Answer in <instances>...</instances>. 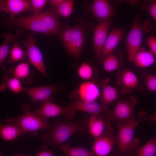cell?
Returning a JSON list of instances; mask_svg holds the SVG:
<instances>
[{
	"label": "cell",
	"mask_w": 156,
	"mask_h": 156,
	"mask_svg": "<svg viewBox=\"0 0 156 156\" xmlns=\"http://www.w3.org/2000/svg\"><path fill=\"white\" fill-rule=\"evenodd\" d=\"M136 117L127 121L118 122L117 149L112 156H133L140 147V139L134 136L135 129L141 122Z\"/></svg>",
	"instance_id": "obj_1"
},
{
	"label": "cell",
	"mask_w": 156,
	"mask_h": 156,
	"mask_svg": "<svg viewBox=\"0 0 156 156\" xmlns=\"http://www.w3.org/2000/svg\"><path fill=\"white\" fill-rule=\"evenodd\" d=\"M85 129L82 122L64 121L60 122L48 132L42 134V139L46 144L55 148L64 144L72 135L83 132Z\"/></svg>",
	"instance_id": "obj_2"
},
{
	"label": "cell",
	"mask_w": 156,
	"mask_h": 156,
	"mask_svg": "<svg viewBox=\"0 0 156 156\" xmlns=\"http://www.w3.org/2000/svg\"><path fill=\"white\" fill-rule=\"evenodd\" d=\"M22 107L23 112L22 114L15 118H6L5 121L7 124L17 125L24 134L29 133L35 135L40 130L51 129L47 120L40 117L34 112H31L27 104H23Z\"/></svg>",
	"instance_id": "obj_3"
},
{
	"label": "cell",
	"mask_w": 156,
	"mask_h": 156,
	"mask_svg": "<svg viewBox=\"0 0 156 156\" xmlns=\"http://www.w3.org/2000/svg\"><path fill=\"white\" fill-rule=\"evenodd\" d=\"M138 102L137 98L134 96H131L128 100L118 101L113 110L107 109L104 113L105 116L109 120L127 121L135 117L134 108Z\"/></svg>",
	"instance_id": "obj_4"
},
{
	"label": "cell",
	"mask_w": 156,
	"mask_h": 156,
	"mask_svg": "<svg viewBox=\"0 0 156 156\" xmlns=\"http://www.w3.org/2000/svg\"><path fill=\"white\" fill-rule=\"evenodd\" d=\"M145 27L140 22L139 17L134 18L126 41L127 53L130 62H131L135 54L142 47L143 31Z\"/></svg>",
	"instance_id": "obj_5"
},
{
	"label": "cell",
	"mask_w": 156,
	"mask_h": 156,
	"mask_svg": "<svg viewBox=\"0 0 156 156\" xmlns=\"http://www.w3.org/2000/svg\"><path fill=\"white\" fill-rule=\"evenodd\" d=\"M34 112L45 120L50 118L60 116H63L67 120H70L75 116L76 112L69 104L65 107H62L52 102L42 103L39 108Z\"/></svg>",
	"instance_id": "obj_6"
},
{
	"label": "cell",
	"mask_w": 156,
	"mask_h": 156,
	"mask_svg": "<svg viewBox=\"0 0 156 156\" xmlns=\"http://www.w3.org/2000/svg\"><path fill=\"white\" fill-rule=\"evenodd\" d=\"M59 84L44 86L24 88L23 91L28 95L32 101H41L42 103L52 102V96L62 89Z\"/></svg>",
	"instance_id": "obj_7"
},
{
	"label": "cell",
	"mask_w": 156,
	"mask_h": 156,
	"mask_svg": "<svg viewBox=\"0 0 156 156\" xmlns=\"http://www.w3.org/2000/svg\"><path fill=\"white\" fill-rule=\"evenodd\" d=\"M7 25L36 32L51 35L40 19L34 14L26 16L14 18L8 22Z\"/></svg>",
	"instance_id": "obj_8"
},
{
	"label": "cell",
	"mask_w": 156,
	"mask_h": 156,
	"mask_svg": "<svg viewBox=\"0 0 156 156\" xmlns=\"http://www.w3.org/2000/svg\"><path fill=\"white\" fill-rule=\"evenodd\" d=\"M116 83L120 88V92L124 94H129L134 90H142L136 75L128 68L120 69L116 75Z\"/></svg>",
	"instance_id": "obj_9"
},
{
	"label": "cell",
	"mask_w": 156,
	"mask_h": 156,
	"mask_svg": "<svg viewBox=\"0 0 156 156\" xmlns=\"http://www.w3.org/2000/svg\"><path fill=\"white\" fill-rule=\"evenodd\" d=\"M117 136L108 127L100 137L96 138L92 145V151L95 156H107L116 142Z\"/></svg>",
	"instance_id": "obj_10"
},
{
	"label": "cell",
	"mask_w": 156,
	"mask_h": 156,
	"mask_svg": "<svg viewBox=\"0 0 156 156\" xmlns=\"http://www.w3.org/2000/svg\"><path fill=\"white\" fill-rule=\"evenodd\" d=\"M110 20L99 21L94 29L93 33V48L96 58L99 61L111 26Z\"/></svg>",
	"instance_id": "obj_11"
},
{
	"label": "cell",
	"mask_w": 156,
	"mask_h": 156,
	"mask_svg": "<svg viewBox=\"0 0 156 156\" xmlns=\"http://www.w3.org/2000/svg\"><path fill=\"white\" fill-rule=\"evenodd\" d=\"M25 44L30 62L43 75L47 77L42 54L36 46L34 38L31 36H29Z\"/></svg>",
	"instance_id": "obj_12"
},
{
	"label": "cell",
	"mask_w": 156,
	"mask_h": 156,
	"mask_svg": "<svg viewBox=\"0 0 156 156\" xmlns=\"http://www.w3.org/2000/svg\"><path fill=\"white\" fill-rule=\"evenodd\" d=\"M0 10L10 14L9 21L14 19L21 13L32 10L29 1L25 0H1Z\"/></svg>",
	"instance_id": "obj_13"
},
{
	"label": "cell",
	"mask_w": 156,
	"mask_h": 156,
	"mask_svg": "<svg viewBox=\"0 0 156 156\" xmlns=\"http://www.w3.org/2000/svg\"><path fill=\"white\" fill-rule=\"evenodd\" d=\"M124 35V27L112 28L108 34L101 54L100 61L103 60L112 53Z\"/></svg>",
	"instance_id": "obj_14"
},
{
	"label": "cell",
	"mask_w": 156,
	"mask_h": 156,
	"mask_svg": "<svg viewBox=\"0 0 156 156\" xmlns=\"http://www.w3.org/2000/svg\"><path fill=\"white\" fill-rule=\"evenodd\" d=\"M85 25H76L70 45L67 51L75 58L79 57L81 54L85 40Z\"/></svg>",
	"instance_id": "obj_15"
},
{
	"label": "cell",
	"mask_w": 156,
	"mask_h": 156,
	"mask_svg": "<svg viewBox=\"0 0 156 156\" xmlns=\"http://www.w3.org/2000/svg\"><path fill=\"white\" fill-rule=\"evenodd\" d=\"M90 10L93 17L99 21L110 20L114 14L113 9L107 0H94Z\"/></svg>",
	"instance_id": "obj_16"
},
{
	"label": "cell",
	"mask_w": 156,
	"mask_h": 156,
	"mask_svg": "<svg viewBox=\"0 0 156 156\" xmlns=\"http://www.w3.org/2000/svg\"><path fill=\"white\" fill-rule=\"evenodd\" d=\"M78 99L86 101H94L101 95L99 86L93 81L81 83L77 90Z\"/></svg>",
	"instance_id": "obj_17"
},
{
	"label": "cell",
	"mask_w": 156,
	"mask_h": 156,
	"mask_svg": "<svg viewBox=\"0 0 156 156\" xmlns=\"http://www.w3.org/2000/svg\"><path fill=\"white\" fill-rule=\"evenodd\" d=\"M68 104L76 112H83L91 115L101 114L107 110L105 109L95 101H86L75 99Z\"/></svg>",
	"instance_id": "obj_18"
},
{
	"label": "cell",
	"mask_w": 156,
	"mask_h": 156,
	"mask_svg": "<svg viewBox=\"0 0 156 156\" xmlns=\"http://www.w3.org/2000/svg\"><path fill=\"white\" fill-rule=\"evenodd\" d=\"M35 15L40 19L51 35L59 34L63 29L57 15L54 12L45 11Z\"/></svg>",
	"instance_id": "obj_19"
},
{
	"label": "cell",
	"mask_w": 156,
	"mask_h": 156,
	"mask_svg": "<svg viewBox=\"0 0 156 156\" xmlns=\"http://www.w3.org/2000/svg\"><path fill=\"white\" fill-rule=\"evenodd\" d=\"M109 79L106 78L99 83V86L102 90L101 105L105 109H107L108 105L116 99L119 96L117 89L109 84Z\"/></svg>",
	"instance_id": "obj_20"
},
{
	"label": "cell",
	"mask_w": 156,
	"mask_h": 156,
	"mask_svg": "<svg viewBox=\"0 0 156 156\" xmlns=\"http://www.w3.org/2000/svg\"><path fill=\"white\" fill-rule=\"evenodd\" d=\"M101 114L91 115L88 127L90 134L95 138L101 136L109 127V120Z\"/></svg>",
	"instance_id": "obj_21"
},
{
	"label": "cell",
	"mask_w": 156,
	"mask_h": 156,
	"mask_svg": "<svg viewBox=\"0 0 156 156\" xmlns=\"http://www.w3.org/2000/svg\"><path fill=\"white\" fill-rule=\"evenodd\" d=\"M131 62L138 67L145 68L156 62V57L150 50H145L142 47L135 54Z\"/></svg>",
	"instance_id": "obj_22"
},
{
	"label": "cell",
	"mask_w": 156,
	"mask_h": 156,
	"mask_svg": "<svg viewBox=\"0 0 156 156\" xmlns=\"http://www.w3.org/2000/svg\"><path fill=\"white\" fill-rule=\"evenodd\" d=\"M116 49L103 60V67L107 72H112L122 67L123 61L122 53Z\"/></svg>",
	"instance_id": "obj_23"
},
{
	"label": "cell",
	"mask_w": 156,
	"mask_h": 156,
	"mask_svg": "<svg viewBox=\"0 0 156 156\" xmlns=\"http://www.w3.org/2000/svg\"><path fill=\"white\" fill-rule=\"evenodd\" d=\"M0 133L1 138L5 141L14 140L19 136L24 134L21 129L13 124H3L1 122Z\"/></svg>",
	"instance_id": "obj_24"
},
{
	"label": "cell",
	"mask_w": 156,
	"mask_h": 156,
	"mask_svg": "<svg viewBox=\"0 0 156 156\" xmlns=\"http://www.w3.org/2000/svg\"><path fill=\"white\" fill-rule=\"evenodd\" d=\"M7 74L18 79L21 82L22 81L28 80L29 78L31 79L29 63L28 62L20 63L14 68H9Z\"/></svg>",
	"instance_id": "obj_25"
},
{
	"label": "cell",
	"mask_w": 156,
	"mask_h": 156,
	"mask_svg": "<svg viewBox=\"0 0 156 156\" xmlns=\"http://www.w3.org/2000/svg\"><path fill=\"white\" fill-rule=\"evenodd\" d=\"M23 88L20 80L6 74L3 78V83L1 86L0 90L2 91L8 89L17 94L23 91Z\"/></svg>",
	"instance_id": "obj_26"
},
{
	"label": "cell",
	"mask_w": 156,
	"mask_h": 156,
	"mask_svg": "<svg viewBox=\"0 0 156 156\" xmlns=\"http://www.w3.org/2000/svg\"><path fill=\"white\" fill-rule=\"evenodd\" d=\"M60 149L66 156H95L93 151L81 146H73L63 144Z\"/></svg>",
	"instance_id": "obj_27"
},
{
	"label": "cell",
	"mask_w": 156,
	"mask_h": 156,
	"mask_svg": "<svg viewBox=\"0 0 156 156\" xmlns=\"http://www.w3.org/2000/svg\"><path fill=\"white\" fill-rule=\"evenodd\" d=\"M20 31V30L18 31L14 35L8 33L5 36L4 40L0 47V66L3 70H5L4 63L10 52L11 43Z\"/></svg>",
	"instance_id": "obj_28"
},
{
	"label": "cell",
	"mask_w": 156,
	"mask_h": 156,
	"mask_svg": "<svg viewBox=\"0 0 156 156\" xmlns=\"http://www.w3.org/2000/svg\"><path fill=\"white\" fill-rule=\"evenodd\" d=\"M136 156H155L156 155V138L151 139L136 151Z\"/></svg>",
	"instance_id": "obj_29"
},
{
	"label": "cell",
	"mask_w": 156,
	"mask_h": 156,
	"mask_svg": "<svg viewBox=\"0 0 156 156\" xmlns=\"http://www.w3.org/2000/svg\"><path fill=\"white\" fill-rule=\"evenodd\" d=\"M13 46L10 51V55L9 58L10 63H12L20 60H25L27 53L20 46L18 43L13 41Z\"/></svg>",
	"instance_id": "obj_30"
},
{
	"label": "cell",
	"mask_w": 156,
	"mask_h": 156,
	"mask_svg": "<svg viewBox=\"0 0 156 156\" xmlns=\"http://www.w3.org/2000/svg\"><path fill=\"white\" fill-rule=\"evenodd\" d=\"M74 3L73 0H64L60 5L55 8L54 12L57 15L67 18L72 13Z\"/></svg>",
	"instance_id": "obj_31"
},
{
	"label": "cell",
	"mask_w": 156,
	"mask_h": 156,
	"mask_svg": "<svg viewBox=\"0 0 156 156\" xmlns=\"http://www.w3.org/2000/svg\"><path fill=\"white\" fill-rule=\"evenodd\" d=\"M75 29V26H68L62 29L59 34L66 51L70 45Z\"/></svg>",
	"instance_id": "obj_32"
},
{
	"label": "cell",
	"mask_w": 156,
	"mask_h": 156,
	"mask_svg": "<svg viewBox=\"0 0 156 156\" xmlns=\"http://www.w3.org/2000/svg\"><path fill=\"white\" fill-rule=\"evenodd\" d=\"M77 74L79 77L85 80L91 79L94 75V70L91 66L86 62L82 63L78 67Z\"/></svg>",
	"instance_id": "obj_33"
},
{
	"label": "cell",
	"mask_w": 156,
	"mask_h": 156,
	"mask_svg": "<svg viewBox=\"0 0 156 156\" xmlns=\"http://www.w3.org/2000/svg\"><path fill=\"white\" fill-rule=\"evenodd\" d=\"M144 84L148 90L156 91V76L150 73H146L144 77Z\"/></svg>",
	"instance_id": "obj_34"
},
{
	"label": "cell",
	"mask_w": 156,
	"mask_h": 156,
	"mask_svg": "<svg viewBox=\"0 0 156 156\" xmlns=\"http://www.w3.org/2000/svg\"><path fill=\"white\" fill-rule=\"evenodd\" d=\"M29 1L35 14H37L40 12L48 1L47 0H31Z\"/></svg>",
	"instance_id": "obj_35"
},
{
	"label": "cell",
	"mask_w": 156,
	"mask_h": 156,
	"mask_svg": "<svg viewBox=\"0 0 156 156\" xmlns=\"http://www.w3.org/2000/svg\"><path fill=\"white\" fill-rule=\"evenodd\" d=\"M145 42L150 48V50L156 57V37L152 34L147 38Z\"/></svg>",
	"instance_id": "obj_36"
},
{
	"label": "cell",
	"mask_w": 156,
	"mask_h": 156,
	"mask_svg": "<svg viewBox=\"0 0 156 156\" xmlns=\"http://www.w3.org/2000/svg\"><path fill=\"white\" fill-rule=\"evenodd\" d=\"M145 113H140L139 118L141 122L145 121L150 124H152L156 121V112L152 114L145 115Z\"/></svg>",
	"instance_id": "obj_37"
},
{
	"label": "cell",
	"mask_w": 156,
	"mask_h": 156,
	"mask_svg": "<svg viewBox=\"0 0 156 156\" xmlns=\"http://www.w3.org/2000/svg\"><path fill=\"white\" fill-rule=\"evenodd\" d=\"M148 10L156 24V1H152L148 7Z\"/></svg>",
	"instance_id": "obj_38"
},
{
	"label": "cell",
	"mask_w": 156,
	"mask_h": 156,
	"mask_svg": "<svg viewBox=\"0 0 156 156\" xmlns=\"http://www.w3.org/2000/svg\"><path fill=\"white\" fill-rule=\"evenodd\" d=\"M36 156H54L53 152L49 150H43L39 152Z\"/></svg>",
	"instance_id": "obj_39"
},
{
	"label": "cell",
	"mask_w": 156,
	"mask_h": 156,
	"mask_svg": "<svg viewBox=\"0 0 156 156\" xmlns=\"http://www.w3.org/2000/svg\"><path fill=\"white\" fill-rule=\"evenodd\" d=\"M64 1V0H51L48 1L52 7L55 8L60 5Z\"/></svg>",
	"instance_id": "obj_40"
},
{
	"label": "cell",
	"mask_w": 156,
	"mask_h": 156,
	"mask_svg": "<svg viewBox=\"0 0 156 156\" xmlns=\"http://www.w3.org/2000/svg\"><path fill=\"white\" fill-rule=\"evenodd\" d=\"M127 2L129 4L132 5L136 4L137 3L138 1H129Z\"/></svg>",
	"instance_id": "obj_41"
},
{
	"label": "cell",
	"mask_w": 156,
	"mask_h": 156,
	"mask_svg": "<svg viewBox=\"0 0 156 156\" xmlns=\"http://www.w3.org/2000/svg\"><path fill=\"white\" fill-rule=\"evenodd\" d=\"M15 156H28L26 155H23L21 154H17L15 155Z\"/></svg>",
	"instance_id": "obj_42"
},
{
	"label": "cell",
	"mask_w": 156,
	"mask_h": 156,
	"mask_svg": "<svg viewBox=\"0 0 156 156\" xmlns=\"http://www.w3.org/2000/svg\"><path fill=\"white\" fill-rule=\"evenodd\" d=\"M0 156H2V153H1Z\"/></svg>",
	"instance_id": "obj_43"
}]
</instances>
